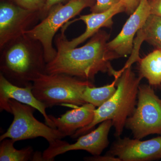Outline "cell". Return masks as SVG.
<instances>
[{
	"instance_id": "6da1fadb",
	"label": "cell",
	"mask_w": 161,
	"mask_h": 161,
	"mask_svg": "<svg viewBox=\"0 0 161 161\" xmlns=\"http://www.w3.org/2000/svg\"><path fill=\"white\" fill-rule=\"evenodd\" d=\"M110 35L99 30L83 46L57 50L55 58L47 64L46 74H64L92 82L98 73H108L114 78L120 75L113 69L107 49Z\"/></svg>"
},
{
	"instance_id": "7a4b0ae2",
	"label": "cell",
	"mask_w": 161,
	"mask_h": 161,
	"mask_svg": "<svg viewBox=\"0 0 161 161\" xmlns=\"http://www.w3.org/2000/svg\"><path fill=\"white\" fill-rule=\"evenodd\" d=\"M0 51V73L15 85L31 86L40 75L46 74L43 45L25 34L9 41Z\"/></svg>"
},
{
	"instance_id": "3957f363",
	"label": "cell",
	"mask_w": 161,
	"mask_h": 161,
	"mask_svg": "<svg viewBox=\"0 0 161 161\" xmlns=\"http://www.w3.org/2000/svg\"><path fill=\"white\" fill-rule=\"evenodd\" d=\"M121 74L116 84L114 95L98 108L95 109L94 119L91 124L77 130L71 137L77 138L88 133L98 124L111 120L115 128V135L119 137L125 126L128 118L132 115L136 105L141 76L136 75L131 66L120 70Z\"/></svg>"
},
{
	"instance_id": "277c9868",
	"label": "cell",
	"mask_w": 161,
	"mask_h": 161,
	"mask_svg": "<svg viewBox=\"0 0 161 161\" xmlns=\"http://www.w3.org/2000/svg\"><path fill=\"white\" fill-rule=\"evenodd\" d=\"M91 81L64 75L44 74L32 83L35 97L47 108L57 105L80 106L86 103L82 95Z\"/></svg>"
},
{
	"instance_id": "5b68a950",
	"label": "cell",
	"mask_w": 161,
	"mask_h": 161,
	"mask_svg": "<svg viewBox=\"0 0 161 161\" xmlns=\"http://www.w3.org/2000/svg\"><path fill=\"white\" fill-rule=\"evenodd\" d=\"M96 0H69L65 4H57L50 9L44 19L25 32L40 41L43 45L47 64L56 57L57 50L53 45L57 32L69 20L78 15L84 9L92 8Z\"/></svg>"
},
{
	"instance_id": "8992f818",
	"label": "cell",
	"mask_w": 161,
	"mask_h": 161,
	"mask_svg": "<svg viewBox=\"0 0 161 161\" xmlns=\"http://www.w3.org/2000/svg\"><path fill=\"white\" fill-rule=\"evenodd\" d=\"M10 113L14 119L6 132L0 136V141L10 138L15 142L42 137L49 144L64 138V136L57 129L40 122L34 115L36 109L33 107L17 101L14 99L8 100Z\"/></svg>"
},
{
	"instance_id": "52a82bcc",
	"label": "cell",
	"mask_w": 161,
	"mask_h": 161,
	"mask_svg": "<svg viewBox=\"0 0 161 161\" xmlns=\"http://www.w3.org/2000/svg\"><path fill=\"white\" fill-rule=\"evenodd\" d=\"M137 98L135 110L127 119L125 126L137 139L161 134V99L148 85H140Z\"/></svg>"
},
{
	"instance_id": "ba28073f",
	"label": "cell",
	"mask_w": 161,
	"mask_h": 161,
	"mask_svg": "<svg viewBox=\"0 0 161 161\" xmlns=\"http://www.w3.org/2000/svg\"><path fill=\"white\" fill-rule=\"evenodd\" d=\"M39 19L40 11L25 9L12 0H1L0 49L9 41L24 34Z\"/></svg>"
},
{
	"instance_id": "9c48e42d",
	"label": "cell",
	"mask_w": 161,
	"mask_h": 161,
	"mask_svg": "<svg viewBox=\"0 0 161 161\" xmlns=\"http://www.w3.org/2000/svg\"><path fill=\"white\" fill-rule=\"evenodd\" d=\"M112 126V120H105L95 130L80 136L75 143L59 140L49 144L42 153L43 161L53 160L55 157L72 150H85L93 156L101 155L109 143L108 137Z\"/></svg>"
},
{
	"instance_id": "30bf717a",
	"label": "cell",
	"mask_w": 161,
	"mask_h": 161,
	"mask_svg": "<svg viewBox=\"0 0 161 161\" xmlns=\"http://www.w3.org/2000/svg\"><path fill=\"white\" fill-rule=\"evenodd\" d=\"M125 12L123 3L121 1L110 9L100 13H92L80 16L78 19L68 22L62 29L66 30L70 24L76 21H83L86 25L85 31L79 36L69 40L64 35V31L61 30L60 34L56 35L54 43L56 49H69L77 47L87 39L92 37L103 27L111 28L113 24V18L115 15Z\"/></svg>"
},
{
	"instance_id": "8fae6325",
	"label": "cell",
	"mask_w": 161,
	"mask_h": 161,
	"mask_svg": "<svg viewBox=\"0 0 161 161\" xmlns=\"http://www.w3.org/2000/svg\"><path fill=\"white\" fill-rule=\"evenodd\" d=\"M150 14L149 0H141L137 9L130 15L119 33L107 43V49L112 60L132 54L135 35L143 26Z\"/></svg>"
},
{
	"instance_id": "7c38bea8",
	"label": "cell",
	"mask_w": 161,
	"mask_h": 161,
	"mask_svg": "<svg viewBox=\"0 0 161 161\" xmlns=\"http://www.w3.org/2000/svg\"><path fill=\"white\" fill-rule=\"evenodd\" d=\"M108 154L123 161H150L161 159V136L146 141L118 137Z\"/></svg>"
},
{
	"instance_id": "4fadbf2b",
	"label": "cell",
	"mask_w": 161,
	"mask_h": 161,
	"mask_svg": "<svg viewBox=\"0 0 161 161\" xmlns=\"http://www.w3.org/2000/svg\"><path fill=\"white\" fill-rule=\"evenodd\" d=\"M12 99L21 103L33 107L43 115L45 124L55 128L53 121L47 114L46 107L35 97L32 92V86L20 87L10 82L0 73V109L10 113L8 100ZM56 129V128H55Z\"/></svg>"
},
{
	"instance_id": "5bb4252c",
	"label": "cell",
	"mask_w": 161,
	"mask_h": 161,
	"mask_svg": "<svg viewBox=\"0 0 161 161\" xmlns=\"http://www.w3.org/2000/svg\"><path fill=\"white\" fill-rule=\"evenodd\" d=\"M95 108L92 104L86 103L80 106L72 107L73 109L58 118L52 115H49V118L54 128L64 137L72 136L77 130L91 123L94 119Z\"/></svg>"
},
{
	"instance_id": "9a60e30c",
	"label": "cell",
	"mask_w": 161,
	"mask_h": 161,
	"mask_svg": "<svg viewBox=\"0 0 161 161\" xmlns=\"http://www.w3.org/2000/svg\"><path fill=\"white\" fill-rule=\"evenodd\" d=\"M139 75L146 78L150 86L161 84V50L155 49L140 59Z\"/></svg>"
},
{
	"instance_id": "2e32d148",
	"label": "cell",
	"mask_w": 161,
	"mask_h": 161,
	"mask_svg": "<svg viewBox=\"0 0 161 161\" xmlns=\"http://www.w3.org/2000/svg\"><path fill=\"white\" fill-rule=\"evenodd\" d=\"M134 40L141 44L146 41L161 50V17L150 14Z\"/></svg>"
},
{
	"instance_id": "e0dca14e",
	"label": "cell",
	"mask_w": 161,
	"mask_h": 161,
	"mask_svg": "<svg viewBox=\"0 0 161 161\" xmlns=\"http://www.w3.org/2000/svg\"><path fill=\"white\" fill-rule=\"evenodd\" d=\"M119 76H116L110 84L104 86L96 87L88 86L83 92V99L85 103H91L95 107H99L109 99L116 91V84Z\"/></svg>"
},
{
	"instance_id": "ac0fdd59",
	"label": "cell",
	"mask_w": 161,
	"mask_h": 161,
	"mask_svg": "<svg viewBox=\"0 0 161 161\" xmlns=\"http://www.w3.org/2000/svg\"><path fill=\"white\" fill-rule=\"evenodd\" d=\"M0 146V161H27L32 160L34 153L31 147H26L21 150L15 149V142L10 138L1 141Z\"/></svg>"
},
{
	"instance_id": "d6986e66",
	"label": "cell",
	"mask_w": 161,
	"mask_h": 161,
	"mask_svg": "<svg viewBox=\"0 0 161 161\" xmlns=\"http://www.w3.org/2000/svg\"><path fill=\"white\" fill-rule=\"evenodd\" d=\"M18 5L25 9L36 11H41L47 0H12Z\"/></svg>"
},
{
	"instance_id": "ffe728a7",
	"label": "cell",
	"mask_w": 161,
	"mask_h": 161,
	"mask_svg": "<svg viewBox=\"0 0 161 161\" xmlns=\"http://www.w3.org/2000/svg\"><path fill=\"white\" fill-rule=\"evenodd\" d=\"M120 0H96V3L91 8L92 13L103 12L117 4Z\"/></svg>"
},
{
	"instance_id": "44dd1931",
	"label": "cell",
	"mask_w": 161,
	"mask_h": 161,
	"mask_svg": "<svg viewBox=\"0 0 161 161\" xmlns=\"http://www.w3.org/2000/svg\"><path fill=\"white\" fill-rule=\"evenodd\" d=\"M141 0H120L123 3L125 12L131 15L135 11L140 3Z\"/></svg>"
},
{
	"instance_id": "7402d4cb",
	"label": "cell",
	"mask_w": 161,
	"mask_h": 161,
	"mask_svg": "<svg viewBox=\"0 0 161 161\" xmlns=\"http://www.w3.org/2000/svg\"><path fill=\"white\" fill-rule=\"evenodd\" d=\"M68 1L69 0H47L45 6L40 12V19H43L46 16L48 11L53 6L60 3H64L66 1L68 2Z\"/></svg>"
},
{
	"instance_id": "603a6c76",
	"label": "cell",
	"mask_w": 161,
	"mask_h": 161,
	"mask_svg": "<svg viewBox=\"0 0 161 161\" xmlns=\"http://www.w3.org/2000/svg\"><path fill=\"white\" fill-rule=\"evenodd\" d=\"M85 160L91 161H121L118 158L107 153L105 155L93 156L84 158Z\"/></svg>"
},
{
	"instance_id": "cb8c5ba5",
	"label": "cell",
	"mask_w": 161,
	"mask_h": 161,
	"mask_svg": "<svg viewBox=\"0 0 161 161\" xmlns=\"http://www.w3.org/2000/svg\"><path fill=\"white\" fill-rule=\"evenodd\" d=\"M150 14L161 17V0L149 1Z\"/></svg>"
},
{
	"instance_id": "d4e9b609",
	"label": "cell",
	"mask_w": 161,
	"mask_h": 161,
	"mask_svg": "<svg viewBox=\"0 0 161 161\" xmlns=\"http://www.w3.org/2000/svg\"><path fill=\"white\" fill-rule=\"evenodd\" d=\"M152 1V0H149V1Z\"/></svg>"
}]
</instances>
